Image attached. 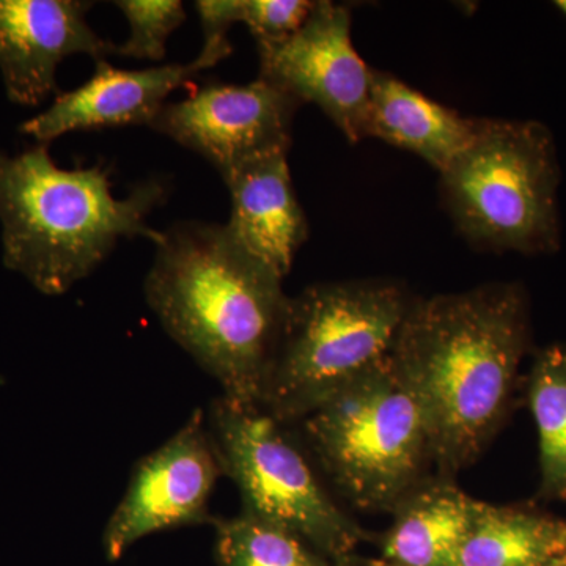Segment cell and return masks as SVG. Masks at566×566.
I'll list each match as a JSON object with an SVG mask.
<instances>
[{"label":"cell","mask_w":566,"mask_h":566,"mask_svg":"<svg viewBox=\"0 0 566 566\" xmlns=\"http://www.w3.org/2000/svg\"><path fill=\"white\" fill-rule=\"evenodd\" d=\"M207 422L243 512L293 532L327 556L346 557L359 545L364 532L327 493L289 423L260 405L222 395L212 400Z\"/></svg>","instance_id":"52a82bcc"},{"label":"cell","mask_w":566,"mask_h":566,"mask_svg":"<svg viewBox=\"0 0 566 566\" xmlns=\"http://www.w3.org/2000/svg\"><path fill=\"white\" fill-rule=\"evenodd\" d=\"M324 566H327L326 564H324Z\"/></svg>","instance_id":"cb8c5ba5"},{"label":"cell","mask_w":566,"mask_h":566,"mask_svg":"<svg viewBox=\"0 0 566 566\" xmlns=\"http://www.w3.org/2000/svg\"><path fill=\"white\" fill-rule=\"evenodd\" d=\"M203 31V46L196 61L210 70L232 54L229 31L238 22V0H200L196 2Z\"/></svg>","instance_id":"44dd1931"},{"label":"cell","mask_w":566,"mask_h":566,"mask_svg":"<svg viewBox=\"0 0 566 566\" xmlns=\"http://www.w3.org/2000/svg\"><path fill=\"white\" fill-rule=\"evenodd\" d=\"M260 77L318 106L349 144L364 139V120L374 70L352 39V11L340 3L315 2L292 35L256 44Z\"/></svg>","instance_id":"30bf717a"},{"label":"cell","mask_w":566,"mask_h":566,"mask_svg":"<svg viewBox=\"0 0 566 566\" xmlns=\"http://www.w3.org/2000/svg\"><path fill=\"white\" fill-rule=\"evenodd\" d=\"M311 0H238V22H244L256 44L285 39L311 17Z\"/></svg>","instance_id":"ffe728a7"},{"label":"cell","mask_w":566,"mask_h":566,"mask_svg":"<svg viewBox=\"0 0 566 566\" xmlns=\"http://www.w3.org/2000/svg\"><path fill=\"white\" fill-rule=\"evenodd\" d=\"M300 423L316 463L357 509L392 512L433 463L422 408L392 356Z\"/></svg>","instance_id":"8992f818"},{"label":"cell","mask_w":566,"mask_h":566,"mask_svg":"<svg viewBox=\"0 0 566 566\" xmlns=\"http://www.w3.org/2000/svg\"><path fill=\"white\" fill-rule=\"evenodd\" d=\"M453 226L479 251L549 255L562 243L556 140L545 123L480 118L441 174Z\"/></svg>","instance_id":"5b68a950"},{"label":"cell","mask_w":566,"mask_h":566,"mask_svg":"<svg viewBox=\"0 0 566 566\" xmlns=\"http://www.w3.org/2000/svg\"><path fill=\"white\" fill-rule=\"evenodd\" d=\"M129 22V39L115 44V55L161 62L170 33L186 20L180 0H118L115 2Z\"/></svg>","instance_id":"d6986e66"},{"label":"cell","mask_w":566,"mask_h":566,"mask_svg":"<svg viewBox=\"0 0 566 566\" xmlns=\"http://www.w3.org/2000/svg\"><path fill=\"white\" fill-rule=\"evenodd\" d=\"M232 196L230 237L249 255L283 279L308 238V223L294 192L289 151L244 164L223 178Z\"/></svg>","instance_id":"4fadbf2b"},{"label":"cell","mask_w":566,"mask_h":566,"mask_svg":"<svg viewBox=\"0 0 566 566\" xmlns=\"http://www.w3.org/2000/svg\"><path fill=\"white\" fill-rule=\"evenodd\" d=\"M455 566H566V520L480 502Z\"/></svg>","instance_id":"2e32d148"},{"label":"cell","mask_w":566,"mask_h":566,"mask_svg":"<svg viewBox=\"0 0 566 566\" xmlns=\"http://www.w3.org/2000/svg\"><path fill=\"white\" fill-rule=\"evenodd\" d=\"M528 342L520 283L412 301L390 356L422 408L439 475L474 463L499 430Z\"/></svg>","instance_id":"6da1fadb"},{"label":"cell","mask_w":566,"mask_h":566,"mask_svg":"<svg viewBox=\"0 0 566 566\" xmlns=\"http://www.w3.org/2000/svg\"><path fill=\"white\" fill-rule=\"evenodd\" d=\"M368 566H397V565L387 564V562H385V560H375V562H370V565H368Z\"/></svg>","instance_id":"603a6c76"},{"label":"cell","mask_w":566,"mask_h":566,"mask_svg":"<svg viewBox=\"0 0 566 566\" xmlns=\"http://www.w3.org/2000/svg\"><path fill=\"white\" fill-rule=\"evenodd\" d=\"M528 400L538 430L542 494L566 501V344L536 354Z\"/></svg>","instance_id":"e0dca14e"},{"label":"cell","mask_w":566,"mask_h":566,"mask_svg":"<svg viewBox=\"0 0 566 566\" xmlns=\"http://www.w3.org/2000/svg\"><path fill=\"white\" fill-rule=\"evenodd\" d=\"M223 475L207 412L197 409L155 452L142 458L103 532V549L118 560L145 536L216 523L210 499Z\"/></svg>","instance_id":"ba28073f"},{"label":"cell","mask_w":566,"mask_h":566,"mask_svg":"<svg viewBox=\"0 0 566 566\" xmlns=\"http://www.w3.org/2000/svg\"><path fill=\"white\" fill-rule=\"evenodd\" d=\"M109 177L99 164L61 169L43 144L17 156L0 151L3 264L39 292L59 296L88 277L122 238L158 243L163 232L147 219L166 202L167 186L139 182L117 199Z\"/></svg>","instance_id":"3957f363"},{"label":"cell","mask_w":566,"mask_h":566,"mask_svg":"<svg viewBox=\"0 0 566 566\" xmlns=\"http://www.w3.org/2000/svg\"><path fill=\"white\" fill-rule=\"evenodd\" d=\"M214 527L221 566H324L303 538L251 513L216 520Z\"/></svg>","instance_id":"ac0fdd59"},{"label":"cell","mask_w":566,"mask_h":566,"mask_svg":"<svg viewBox=\"0 0 566 566\" xmlns=\"http://www.w3.org/2000/svg\"><path fill=\"white\" fill-rule=\"evenodd\" d=\"M415 300L389 279L316 283L290 297L260 406L303 420L390 356Z\"/></svg>","instance_id":"277c9868"},{"label":"cell","mask_w":566,"mask_h":566,"mask_svg":"<svg viewBox=\"0 0 566 566\" xmlns=\"http://www.w3.org/2000/svg\"><path fill=\"white\" fill-rule=\"evenodd\" d=\"M476 129L479 118L463 117L392 74L374 70L364 139L375 137L415 153L441 174L474 140Z\"/></svg>","instance_id":"5bb4252c"},{"label":"cell","mask_w":566,"mask_h":566,"mask_svg":"<svg viewBox=\"0 0 566 566\" xmlns=\"http://www.w3.org/2000/svg\"><path fill=\"white\" fill-rule=\"evenodd\" d=\"M155 245L145 296L166 333L222 397L262 403L289 311L283 279L218 223H175Z\"/></svg>","instance_id":"7a4b0ae2"},{"label":"cell","mask_w":566,"mask_h":566,"mask_svg":"<svg viewBox=\"0 0 566 566\" xmlns=\"http://www.w3.org/2000/svg\"><path fill=\"white\" fill-rule=\"evenodd\" d=\"M480 501L465 494L452 476L424 479L392 510L394 524L382 546L387 564L455 566Z\"/></svg>","instance_id":"9a60e30c"},{"label":"cell","mask_w":566,"mask_h":566,"mask_svg":"<svg viewBox=\"0 0 566 566\" xmlns=\"http://www.w3.org/2000/svg\"><path fill=\"white\" fill-rule=\"evenodd\" d=\"M85 0H0V73L10 102L39 106L57 91L55 73L73 54L103 61L115 44L87 22Z\"/></svg>","instance_id":"8fae6325"},{"label":"cell","mask_w":566,"mask_h":566,"mask_svg":"<svg viewBox=\"0 0 566 566\" xmlns=\"http://www.w3.org/2000/svg\"><path fill=\"white\" fill-rule=\"evenodd\" d=\"M303 106L273 82H210L188 98L164 104L150 128L196 151L222 180L244 164L290 151L294 114Z\"/></svg>","instance_id":"9c48e42d"},{"label":"cell","mask_w":566,"mask_h":566,"mask_svg":"<svg viewBox=\"0 0 566 566\" xmlns=\"http://www.w3.org/2000/svg\"><path fill=\"white\" fill-rule=\"evenodd\" d=\"M203 66L192 61L180 65L122 70L106 59L95 62V73L76 91L62 93L51 104L21 125V133L48 145L66 133L114 126H150L164 102L177 88L185 87Z\"/></svg>","instance_id":"7c38bea8"},{"label":"cell","mask_w":566,"mask_h":566,"mask_svg":"<svg viewBox=\"0 0 566 566\" xmlns=\"http://www.w3.org/2000/svg\"><path fill=\"white\" fill-rule=\"evenodd\" d=\"M554 6H556V9L562 11L566 17V0H557V2H554Z\"/></svg>","instance_id":"7402d4cb"}]
</instances>
